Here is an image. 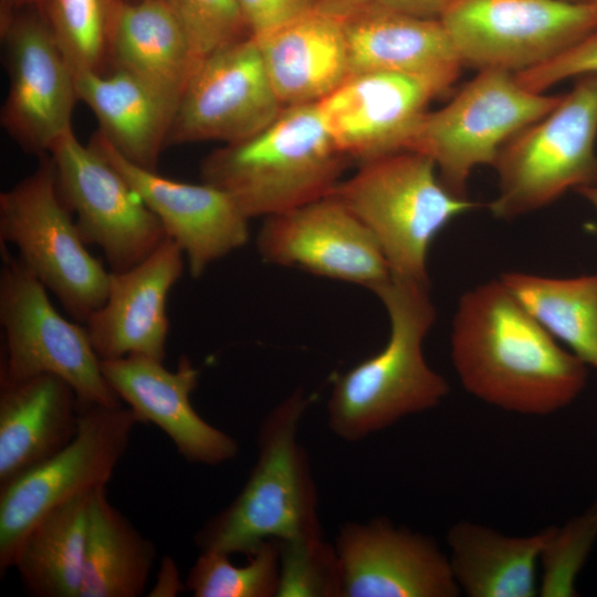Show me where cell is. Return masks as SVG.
<instances>
[{
  "label": "cell",
  "mask_w": 597,
  "mask_h": 597,
  "mask_svg": "<svg viewBox=\"0 0 597 597\" xmlns=\"http://www.w3.org/2000/svg\"><path fill=\"white\" fill-rule=\"evenodd\" d=\"M199 59L252 35L238 0H167Z\"/></svg>",
  "instance_id": "34"
},
{
  "label": "cell",
  "mask_w": 597,
  "mask_h": 597,
  "mask_svg": "<svg viewBox=\"0 0 597 597\" xmlns=\"http://www.w3.org/2000/svg\"><path fill=\"white\" fill-rule=\"evenodd\" d=\"M450 342L464 389L506 411L551 415L586 384V364L565 350L501 279L461 295Z\"/></svg>",
  "instance_id": "1"
},
{
  "label": "cell",
  "mask_w": 597,
  "mask_h": 597,
  "mask_svg": "<svg viewBox=\"0 0 597 597\" xmlns=\"http://www.w3.org/2000/svg\"><path fill=\"white\" fill-rule=\"evenodd\" d=\"M277 543V597H341V575L334 545L325 542L323 536Z\"/></svg>",
  "instance_id": "33"
},
{
  "label": "cell",
  "mask_w": 597,
  "mask_h": 597,
  "mask_svg": "<svg viewBox=\"0 0 597 597\" xmlns=\"http://www.w3.org/2000/svg\"><path fill=\"white\" fill-rule=\"evenodd\" d=\"M575 1H591V0H575Z\"/></svg>",
  "instance_id": "42"
},
{
  "label": "cell",
  "mask_w": 597,
  "mask_h": 597,
  "mask_svg": "<svg viewBox=\"0 0 597 597\" xmlns=\"http://www.w3.org/2000/svg\"><path fill=\"white\" fill-rule=\"evenodd\" d=\"M350 74L394 72L423 78L442 94L463 66L439 19L368 1L343 18Z\"/></svg>",
  "instance_id": "21"
},
{
  "label": "cell",
  "mask_w": 597,
  "mask_h": 597,
  "mask_svg": "<svg viewBox=\"0 0 597 597\" xmlns=\"http://www.w3.org/2000/svg\"><path fill=\"white\" fill-rule=\"evenodd\" d=\"M283 108L250 35L200 61L179 100L167 146L237 143L268 127Z\"/></svg>",
  "instance_id": "14"
},
{
  "label": "cell",
  "mask_w": 597,
  "mask_h": 597,
  "mask_svg": "<svg viewBox=\"0 0 597 597\" xmlns=\"http://www.w3.org/2000/svg\"><path fill=\"white\" fill-rule=\"evenodd\" d=\"M591 1H594L595 3H597V0H591Z\"/></svg>",
  "instance_id": "43"
},
{
  "label": "cell",
  "mask_w": 597,
  "mask_h": 597,
  "mask_svg": "<svg viewBox=\"0 0 597 597\" xmlns=\"http://www.w3.org/2000/svg\"><path fill=\"white\" fill-rule=\"evenodd\" d=\"M562 95L530 91L507 71L481 70L448 104L427 111L406 150L429 157L441 181L467 197L472 171L493 166L503 146L549 113Z\"/></svg>",
  "instance_id": "8"
},
{
  "label": "cell",
  "mask_w": 597,
  "mask_h": 597,
  "mask_svg": "<svg viewBox=\"0 0 597 597\" xmlns=\"http://www.w3.org/2000/svg\"><path fill=\"white\" fill-rule=\"evenodd\" d=\"M0 243L15 247L19 260L77 322L104 304L109 271L87 250L60 195L50 155L0 193Z\"/></svg>",
  "instance_id": "7"
},
{
  "label": "cell",
  "mask_w": 597,
  "mask_h": 597,
  "mask_svg": "<svg viewBox=\"0 0 597 597\" xmlns=\"http://www.w3.org/2000/svg\"><path fill=\"white\" fill-rule=\"evenodd\" d=\"M462 65L520 73L597 31V3L454 0L439 18Z\"/></svg>",
  "instance_id": "10"
},
{
  "label": "cell",
  "mask_w": 597,
  "mask_h": 597,
  "mask_svg": "<svg viewBox=\"0 0 597 597\" xmlns=\"http://www.w3.org/2000/svg\"><path fill=\"white\" fill-rule=\"evenodd\" d=\"M9 92L4 129L25 151L50 155L78 98L75 72L39 11H19L1 22Z\"/></svg>",
  "instance_id": "13"
},
{
  "label": "cell",
  "mask_w": 597,
  "mask_h": 597,
  "mask_svg": "<svg viewBox=\"0 0 597 597\" xmlns=\"http://www.w3.org/2000/svg\"><path fill=\"white\" fill-rule=\"evenodd\" d=\"M441 94L420 77L363 72L350 74L316 105L337 149L362 164L406 150L428 104Z\"/></svg>",
  "instance_id": "18"
},
{
  "label": "cell",
  "mask_w": 597,
  "mask_h": 597,
  "mask_svg": "<svg viewBox=\"0 0 597 597\" xmlns=\"http://www.w3.org/2000/svg\"><path fill=\"white\" fill-rule=\"evenodd\" d=\"M341 597H457L449 556L427 535L386 517L342 526Z\"/></svg>",
  "instance_id": "16"
},
{
  "label": "cell",
  "mask_w": 597,
  "mask_h": 597,
  "mask_svg": "<svg viewBox=\"0 0 597 597\" xmlns=\"http://www.w3.org/2000/svg\"><path fill=\"white\" fill-rule=\"evenodd\" d=\"M366 2L368 0H318V10L343 19Z\"/></svg>",
  "instance_id": "39"
},
{
  "label": "cell",
  "mask_w": 597,
  "mask_h": 597,
  "mask_svg": "<svg viewBox=\"0 0 597 597\" xmlns=\"http://www.w3.org/2000/svg\"><path fill=\"white\" fill-rule=\"evenodd\" d=\"M36 0H1V22Z\"/></svg>",
  "instance_id": "40"
},
{
  "label": "cell",
  "mask_w": 597,
  "mask_h": 597,
  "mask_svg": "<svg viewBox=\"0 0 597 597\" xmlns=\"http://www.w3.org/2000/svg\"><path fill=\"white\" fill-rule=\"evenodd\" d=\"M78 418L74 389L55 375L0 383V486L63 450Z\"/></svg>",
  "instance_id": "22"
},
{
  "label": "cell",
  "mask_w": 597,
  "mask_h": 597,
  "mask_svg": "<svg viewBox=\"0 0 597 597\" xmlns=\"http://www.w3.org/2000/svg\"><path fill=\"white\" fill-rule=\"evenodd\" d=\"M284 107L316 104L350 75L343 19L314 10L254 36Z\"/></svg>",
  "instance_id": "23"
},
{
  "label": "cell",
  "mask_w": 597,
  "mask_h": 597,
  "mask_svg": "<svg viewBox=\"0 0 597 597\" xmlns=\"http://www.w3.org/2000/svg\"><path fill=\"white\" fill-rule=\"evenodd\" d=\"M157 557L146 538L107 499L91 498L83 578L78 597H139Z\"/></svg>",
  "instance_id": "28"
},
{
  "label": "cell",
  "mask_w": 597,
  "mask_h": 597,
  "mask_svg": "<svg viewBox=\"0 0 597 597\" xmlns=\"http://www.w3.org/2000/svg\"><path fill=\"white\" fill-rule=\"evenodd\" d=\"M373 292L387 311L389 338L380 352L336 378L327 402L329 429L349 442L432 409L449 392L423 354L436 321L429 283L390 275Z\"/></svg>",
  "instance_id": "2"
},
{
  "label": "cell",
  "mask_w": 597,
  "mask_h": 597,
  "mask_svg": "<svg viewBox=\"0 0 597 597\" xmlns=\"http://www.w3.org/2000/svg\"><path fill=\"white\" fill-rule=\"evenodd\" d=\"M331 195L371 232L391 276L420 283H429L427 256L433 239L476 206L452 192L434 163L412 150L362 163Z\"/></svg>",
  "instance_id": "5"
},
{
  "label": "cell",
  "mask_w": 597,
  "mask_h": 597,
  "mask_svg": "<svg viewBox=\"0 0 597 597\" xmlns=\"http://www.w3.org/2000/svg\"><path fill=\"white\" fill-rule=\"evenodd\" d=\"M108 59L178 103L201 61L167 0L117 2Z\"/></svg>",
  "instance_id": "25"
},
{
  "label": "cell",
  "mask_w": 597,
  "mask_h": 597,
  "mask_svg": "<svg viewBox=\"0 0 597 597\" xmlns=\"http://www.w3.org/2000/svg\"><path fill=\"white\" fill-rule=\"evenodd\" d=\"M143 355L101 360L102 371L119 398L142 420L154 423L172 441L188 462L218 465L233 460L237 440L207 422L193 408L191 394L199 369L180 357L177 369Z\"/></svg>",
  "instance_id": "19"
},
{
  "label": "cell",
  "mask_w": 597,
  "mask_h": 597,
  "mask_svg": "<svg viewBox=\"0 0 597 597\" xmlns=\"http://www.w3.org/2000/svg\"><path fill=\"white\" fill-rule=\"evenodd\" d=\"M93 492L53 509L22 537L11 568L29 595L80 596Z\"/></svg>",
  "instance_id": "27"
},
{
  "label": "cell",
  "mask_w": 597,
  "mask_h": 597,
  "mask_svg": "<svg viewBox=\"0 0 597 597\" xmlns=\"http://www.w3.org/2000/svg\"><path fill=\"white\" fill-rule=\"evenodd\" d=\"M547 527L510 536L461 521L448 531L449 561L461 593L470 597L538 596L536 568Z\"/></svg>",
  "instance_id": "26"
},
{
  "label": "cell",
  "mask_w": 597,
  "mask_h": 597,
  "mask_svg": "<svg viewBox=\"0 0 597 597\" xmlns=\"http://www.w3.org/2000/svg\"><path fill=\"white\" fill-rule=\"evenodd\" d=\"M186 588L182 583L177 564L170 556H164L160 561L155 585L150 589V597H175Z\"/></svg>",
  "instance_id": "38"
},
{
  "label": "cell",
  "mask_w": 597,
  "mask_h": 597,
  "mask_svg": "<svg viewBox=\"0 0 597 597\" xmlns=\"http://www.w3.org/2000/svg\"><path fill=\"white\" fill-rule=\"evenodd\" d=\"M500 279L553 337L597 369V273L561 279L507 272Z\"/></svg>",
  "instance_id": "29"
},
{
  "label": "cell",
  "mask_w": 597,
  "mask_h": 597,
  "mask_svg": "<svg viewBox=\"0 0 597 597\" xmlns=\"http://www.w3.org/2000/svg\"><path fill=\"white\" fill-rule=\"evenodd\" d=\"M597 210V184L577 190Z\"/></svg>",
  "instance_id": "41"
},
{
  "label": "cell",
  "mask_w": 597,
  "mask_h": 597,
  "mask_svg": "<svg viewBox=\"0 0 597 597\" xmlns=\"http://www.w3.org/2000/svg\"><path fill=\"white\" fill-rule=\"evenodd\" d=\"M256 249L268 263L300 268L371 291L390 277L371 232L332 195L265 218Z\"/></svg>",
  "instance_id": "15"
},
{
  "label": "cell",
  "mask_w": 597,
  "mask_h": 597,
  "mask_svg": "<svg viewBox=\"0 0 597 597\" xmlns=\"http://www.w3.org/2000/svg\"><path fill=\"white\" fill-rule=\"evenodd\" d=\"M597 74L579 76L558 104L502 148L499 190L489 208L502 220L540 210L568 190L597 184Z\"/></svg>",
  "instance_id": "6"
},
{
  "label": "cell",
  "mask_w": 597,
  "mask_h": 597,
  "mask_svg": "<svg viewBox=\"0 0 597 597\" xmlns=\"http://www.w3.org/2000/svg\"><path fill=\"white\" fill-rule=\"evenodd\" d=\"M392 10L426 19H434L441 14L454 0H368Z\"/></svg>",
  "instance_id": "37"
},
{
  "label": "cell",
  "mask_w": 597,
  "mask_h": 597,
  "mask_svg": "<svg viewBox=\"0 0 597 597\" xmlns=\"http://www.w3.org/2000/svg\"><path fill=\"white\" fill-rule=\"evenodd\" d=\"M185 260L180 247L167 238L136 266L109 271L106 300L84 323L101 360L143 355L164 362L167 298L182 275Z\"/></svg>",
  "instance_id": "20"
},
{
  "label": "cell",
  "mask_w": 597,
  "mask_h": 597,
  "mask_svg": "<svg viewBox=\"0 0 597 597\" xmlns=\"http://www.w3.org/2000/svg\"><path fill=\"white\" fill-rule=\"evenodd\" d=\"M115 0H42L41 13L74 71L102 72Z\"/></svg>",
  "instance_id": "30"
},
{
  "label": "cell",
  "mask_w": 597,
  "mask_h": 597,
  "mask_svg": "<svg viewBox=\"0 0 597 597\" xmlns=\"http://www.w3.org/2000/svg\"><path fill=\"white\" fill-rule=\"evenodd\" d=\"M597 540V500L563 526H548L541 555L538 596H576V579Z\"/></svg>",
  "instance_id": "32"
},
{
  "label": "cell",
  "mask_w": 597,
  "mask_h": 597,
  "mask_svg": "<svg viewBox=\"0 0 597 597\" xmlns=\"http://www.w3.org/2000/svg\"><path fill=\"white\" fill-rule=\"evenodd\" d=\"M347 159L333 143L317 105L304 104L284 107L258 134L210 153L200 174L249 219L268 218L329 196Z\"/></svg>",
  "instance_id": "3"
},
{
  "label": "cell",
  "mask_w": 597,
  "mask_h": 597,
  "mask_svg": "<svg viewBox=\"0 0 597 597\" xmlns=\"http://www.w3.org/2000/svg\"><path fill=\"white\" fill-rule=\"evenodd\" d=\"M307 406L296 391L263 419L256 462L237 498L196 533L200 552L249 555L265 541L322 536L315 482L297 440Z\"/></svg>",
  "instance_id": "4"
},
{
  "label": "cell",
  "mask_w": 597,
  "mask_h": 597,
  "mask_svg": "<svg viewBox=\"0 0 597 597\" xmlns=\"http://www.w3.org/2000/svg\"><path fill=\"white\" fill-rule=\"evenodd\" d=\"M230 555L208 551L191 566L185 580L195 597H274L280 585L277 541L263 542L248 555V564L231 563Z\"/></svg>",
  "instance_id": "31"
},
{
  "label": "cell",
  "mask_w": 597,
  "mask_h": 597,
  "mask_svg": "<svg viewBox=\"0 0 597 597\" xmlns=\"http://www.w3.org/2000/svg\"><path fill=\"white\" fill-rule=\"evenodd\" d=\"M60 195L86 243L100 248L112 272L147 259L168 237L124 176L91 144L69 130L50 153Z\"/></svg>",
  "instance_id": "12"
},
{
  "label": "cell",
  "mask_w": 597,
  "mask_h": 597,
  "mask_svg": "<svg viewBox=\"0 0 597 597\" xmlns=\"http://www.w3.org/2000/svg\"><path fill=\"white\" fill-rule=\"evenodd\" d=\"M90 144L128 181L182 250L189 273L200 277L249 240V218L222 189L164 177L123 157L97 130Z\"/></svg>",
  "instance_id": "17"
},
{
  "label": "cell",
  "mask_w": 597,
  "mask_h": 597,
  "mask_svg": "<svg viewBox=\"0 0 597 597\" xmlns=\"http://www.w3.org/2000/svg\"><path fill=\"white\" fill-rule=\"evenodd\" d=\"M0 324L4 360L0 383L41 374L65 380L82 402L107 407L124 402L106 380L85 326L64 318L44 284L0 243Z\"/></svg>",
  "instance_id": "9"
},
{
  "label": "cell",
  "mask_w": 597,
  "mask_h": 597,
  "mask_svg": "<svg viewBox=\"0 0 597 597\" xmlns=\"http://www.w3.org/2000/svg\"><path fill=\"white\" fill-rule=\"evenodd\" d=\"M74 72L78 98L96 116L98 130L127 160L156 170L178 101L123 70Z\"/></svg>",
  "instance_id": "24"
},
{
  "label": "cell",
  "mask_w": 597,
  "mask_h": 597,
  "mask_svg": "<svg viewBox=\"0 0 597 597\" xmlns=\"http://www.w3.org/2000/svg\"><path fill=\"white\" fill-rule=\"evenodd\" d=\"M587 74H597V31L552 60L514 75L522 86L541 93L564 80Z\"/></svg>",
  "instance_id": "35"
},
{
  "label": "cell",
  "mask_w": 597,
  "mask_h": 597,
  "mask_svg": "<svg viewBox=\"0 0 597 597\" xmlns=\"http://www.w3.org/2000/svg\"><path fill=\"white\" fill-rule=\"evenodd\" d=\"M252 36L318 10V0H238Z\"/></svg>",
  "instance_id": "36"
},
{
  "label": "cell",
  "mask_w": 597,
  "mask_h": 597,
  "mask_svg": "<svg viewBox=\"0 0 597 597\" xmlns=\"http://www.w3.org/2000/svg\"><path fill=\"white\" fill-rule=\"evenodd\" d=\"M139 417L128 407L80 401L78 428L60 452L0 486V573L12 566L19 543L43 515L106 488Z\"/></svg>",
  "instance_id": "11"
}]
</instances>
